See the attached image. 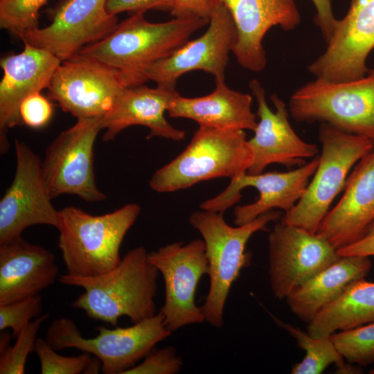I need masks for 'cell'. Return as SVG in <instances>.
<instances>
[{
	"label": "cell",
	"instance_id": "1",
	"mask_svg": "<svg viewBox=\"0 0 374 374\" xmlns=\"http://www.w3.org/2000/svg\"><path fill=\"white\" fill-rule=\"evenodd\" d=\"M144 13L132 14L109 36L85 46L78 55L116 70L126 87H136L147 82L145 73L150 66L172 54L209 23V19L198 17L153 23Z\"/></svg>",
	"mask_w": 374,
	"mask_h": 374
},
{
	"label": "cell",
	"instance_id": "2",
	"mask_svg": "<svg viewBox=\"0 0 374 374\" xmlns=\"http://www.w3.org/2000/svg\"><path fill=\"white\" fill-rule=\"evenodd\" d=\"M158 274L148 261L146 249L140 246L130 250L106 273L90 277L65 274L57 279L62 284L84 289L71 304L73 308L91 319L116 325L122 317L135 323L156 314Z\"/></svg>",
	"mask_w": 374,
	"mask_h": 374
},
{
	"label": "cell",
	"instance_id": "3",
	"mask_svg": "<svg viewBox=\"0 0 374 374\" xmlns=\"http://www.w3.org/2000/svg\"><path fill=\"white\" fill-rule=\"evenodd\" d=\"M140 212L137 204L100 215L72 206L59 210L58 247L66 274L96 276L116 267L122 242Z\"/></svg>",
	"mask_w": 374,
	"mask_h": 374
},
{
	"label": "cell",
	"instance_id": "4",
	"mask_svg": "<svg viewBox=\"0 0 374 374\" xmlns=\"http://www.w3.org/2000/svg\"><path fill=\"white\" fill-rule=\"evenodd\" d=\"M253 154L242 130L199 125L185 150L152 175L150 188L169 193L218 177L247 172Z\"/></svg>",
	"mask_w": 374,
	"mask_h": 374
},
{
	"label": "cell",
	"instance_id": "5",
	"mask_svg": "<svg viewBox=\"0 0 374 374\" xmlns=\"http://www.w3.org/2000/svg\"><path fill=\"white\" fill-rule=\"evenodd\" d=\"M280 216V211L271 210L249 223L231 226L224 220L222 213L202 209L190 215V224L200 233L205 243L210 286L201 308L205 321L211 326H223L230 289L249 261L244 252L248 240Z\"/></svg>",
	"mask_w": 374,
	"mask_h": 374
},
{
	"label": "cell",
	"instance_id": "6",
	"mask_svg": "<svg viewBox=\"0 0 374 374\" xmlns=\"http://www.w3.org/2000/svg\"><path fill=\"white\" fill-rule=\"evenodd\" d=\"M321 152L317 168L302 197L281 222L317 233L336 196L344 188L352 167L374 150V140L322 123Z\"/></svg>",
	"mask_w": 374,
	"mask_h": 374
},
{
	"label": "cell",
	"instance_id": "7",
	"mask_svg": "<svg viewBox=\"0 0 374 374\" xmlns=\"http://www.w3.org/2000/svg\"><path fill=\"white\" fill-rule=\"evenodd\" d=\"M289 112L297 122L324 123L374 140V69L353 80L316 78L292 94Z\"/></svg>",
	"mask_w": 374,
	"mask_h": 374
},
{
	"label": "cell",
	"instance_id": "8",
	"mask_svg": "<svg viewBox=\"0 0 374 374\" xmlns=\"http://www.w3.org/2000/svg\"><path fill=\"white\" fill-rule=\"evenodd\" d=\"M94 337H84L68 318L53 320L45 339L55 350L75 348L99 359L105 374H124L143 359L155 345L171 335L159 311L154 316L125 328H96Z\"/></svg>",
	"mask_w": 374,
	"mask_h": 374
},
{
	"label": "cell",
	"instance_id": "9",
	"mask_svg": "<svg viewBox=\"0 0 374 374\" xmlns=\"http://www.w3.org/2000/svg\"><path fill=\"white\" fill-rule=\"evenodd\" d=\"M101 119L82 118L62 132L47 147L41 167L51 199L74 195L88 202L107 196L98 188L93 168V146Z\"/></svg>",
	"mask_w": 374,
	"mask_h": 374
},
{
	"label": "cell",
	"instance_id": "10",
	"mask_svg": "<svg viewBox=\"0 0 374 374\" xmlns=\"http://www.w3.org/2000/svg\"><path fill=\"white\" fill-rule=\"evenodd\" d=\"M148 259L164 280L165 300L160 312L166 328L172 332L205 321L201 307L195 301L199 280L209 271L204 240L170 243L148 253Z\"/></svg>",
	"mask_w": 374,
	"mask_h": 374
},
{
	"label": "cell",
	"instance_id": "11",
	"mask_svg": "<svg viewBox=\"0 0 374 374\" xmlns=\"http://www.w3.org/2000/svg\"><path fill=\"white\" fill-rule=\"evenodd\" d=\"M16 170L12 184L0 201V244L21 237L33 225L57 229L59 211L51 203L39 156L25 143L15 139Z\"/></svg>",
	"mask_w": 374,
	"mask_h": 374
},
{
	"label": "cell",
	"instance_id": "12",
	"mask_svg": "<svg viewBox=\"0 0 374 374\" xmlns=\"http://www.w3.org/2000/svg\"><path fill=\"white\" fill-rule=\"evenodd\" d=\"M268 244L270 286L280 300L340 257L317 233L281 221L269 233Z\"/></svg>",
	"mask_w": 374,
	"mask_h": 374
},
{
	"label": "cell",
	"instance_id": "13",
	"mask_svg": "<svg viewBox=\"0 0 374 374\" xmlns=\"http://www.w3.org/2000/svg\"><path fill=\"white\" fill-rule=\"evenodd\" d=\"M125 88L116 70L77 55L60 63L47 89L63 111L82 119L103 118Z\"/></svg>",
	"mask_w": 374,
	"mask_h": 374
},
{
	"label": "cell",
	"instance_id": "14",
	"mask_svg": "<svg viewBox=\"0 0 374 374\" xmlns=\"http://www.w3.org/2000/svg\"><path fill=\"white\" fill-rule=\"evenodd\" d=\"M107 1L64 0L52 12L48 26L38 28L21 39L50 52L62 62L69 60L117 28V17L107 11Z\"/></svg>",
	"mask_w": 374,
	"mask_h": 374
},
{
	"label": "cell",
	"instance_id": "15",
	"mask_svg": "<svg viewBox=\"0 0 374 374\" xmlns=\"http://www.w3.org/2000/svg\"><path fill=\"white\" fill-rule=\"evenodd\" d=\"M237 38L236 28L228 9L222 3L212 1L206 31L150 66L145 71V79L157 85L175 87L180 76L200 70L211 74L215 79L225 80L229 53L233 51Z\"/></svg>",
	"mask_w": 374,
	"mask_h": 374
},
{
	"label": "cell",
	"instance_id": "16",
	"mask_svg": "<svg viewBox=\"0 0 374 374\" xmlns=\"http://www.w3.org/2000/svg\"><path fill=\"white\" fill-rule=\"evenodd\" d=\"M316 156L310 162L288 172H267L258 175L244 173L231 179L227 187L220 194L202 202V210L224 213L242 197L241 190L253 187L259 193L258 199L251 204L235 207L234 224L249 223L259 215L276 208L288 212L304 194L319 163Z\"/></svg>",
	"mask_w": 374,
	"mask_h": 374
},
{
	"label": "cell",
	"instance_id": "17",
	"mask_svg": "<svg viewBox=\"0 0 374 374\" xmlns=\"http://www.w3.org/2000/svg\"><path fill=\"white\" fill-rule=\"evenodd\" d=\"M326 44L308 67L317 79L342 82L364 76L369 70L368 55L374 48V0H352Z\"/></svg>",
	"mask_w": 374,
	"mask_h": 374
},
{
	"label": "cell",
	"instance_id": "18",
	"mask_svg": "<svg viewBox=\"0 0 374 374\" xmlns=\"http://www.w3.org/2000/svg\"><path fill=\"white\" fill-rule=\"evenodd\" d=\"M249 86L257 102L259 122L254 136L248 140L253 159L247 173L260 174L272 163L301 166L306 159L317 156L318 146L302 140L292 127L287 106L278 95L274 93L270 98L276 108L274 112L268 107L265 89L259 81L253 79Z\"/></svg>",
	"mask_w": 374,
	"mask_h": 374
},
{
	"label": "cell",
	"instance_id": "19",
	"mask_svg": "<svg viewBox=\"0 0 374 374\" xmlns=\"http://www.w3.org/2000/svg\"><path fill=\"white\" fill-rule=\"evenodd\" d=\"M24 50L1 59L0 150L9 149L8 129L24 125L19 109L28 96L47 89L62 61L50 52L24 43Z\"/></svg>",
	"mask_w": 374,
	"mask_h": 374
},
{
	"label": "cell",
	"instance_id": "20",
	"mask_svg": "<svg viewBox=\"0 0 374 374\" xmlns=\"http://www.w3.org/2000/svg\"><path fill=\"white\" fill-rule=\"evenodd\" d=\"M222 3L230 12L237 30L233 53L244 69L259 72L267 64L262 39L273 26L294 29L301 15L294 0H211Z\"/></svg>",
	"mask_w": 374,
	"mask_h": 374
},
{
	"label": "cell",
	"instance_id": "21",
	"mask_svg": "<svg viewBox=\"0 0 374 374\" xmlns=\"http://www.w3.org/2000/svg\"><path fill=\"white\" fill-rule=\"evenodd\" d=\"M374 222V150L347 178L344 192L327 213L317 233L338 249L361 238Z\"/></svg>",
	"mask_w": 374,
	"mask_h": 374
},
{
	"label": "cell",
	"instance_id": "22",
	"mask_svg": "<svg viewBox=\"0 0 374 374\" xmlns=\"http://www.w3.org/2000/svg\"><path fill=\"white\" fill-rule=\"evenodd\" d=\"M177 93L175 87L161 85L154 88L143 84L126 87L101 119L105 130L103 141L114 140L123 130L133 125L148 127V139L157 136L175 141L183 140L185 132L174 127L165 117Z\"/></svg>",
	"mask_w": 374,
	"mask_h": 374
},
{
	"label": "cell",
	"instance_id": "23",
	"mask_svg": "<svg viewBox=\"0 0 374 374\" xmlns=\"http://www.w3.org/2000/svg\"><path fill=\"white\" fill-rule=\"evenodd\" d=\"M54 254L22 237L0 244V305L39 294L58 278Z\"/></svg>",
	"mask_w": 374,
	"mask_h": 374
},
{
	"label": "cell",
	"instance_id": "24",
	"mask_svg": "<svg viewBox=\"0 0 374 374\" xmlns=\"http://www.w3.org/2000/svg\"><path fill=\"white\" fill-rule=\"evenodd\" d=\"M215 80V89L208 95L186 98L177 93L169 106L168 116L191 119L199 125L254 132L257 122L251 110L252 96L230 89L225 80Z\"/></svg>",
	"mask_w": 374,
	"mask_h": 374
},
{
	"label": "cell",
	"instance_id": "25",
	"mask_svg": "<svg viewBox=\"0 0 374 374\" xmlns=\"http://www.w3.org/2000/svg\"><path fill=\"white\" fill-rule=\"evenodd\" d=\"M371 266L368 256H340L292 291L285 299L287 303L295 315L309 323L339 298L350 283L364 278Z\"/></svg>",
	"mask_w": 374,
	"mask_h": 374
},
{
	"label": "cell",
	"instance_id": "26",
	"mask_svg": "<svg viewBox=\"0 0 374 374\" xmlns=\"http://www.w3.org/2000/svg\"><path fill=\"white\" fill-rule=\"evenodd\" d=\"M374 322V283L360 278L353 281L335 301L323 308L309 322L308 333L328 337Z\"/></svg>",
	"mask_w": 374,
	"mask_h": 374
},
{
	"label": "cell",
	"instance_id": "27",
	"mask_svg": "<svg viewBox=\"0 0 374 374\" xmlns=\"http://www.w3.org/2000/svg\"><path fill=\"white\" fill-rule=\"evenodd\" d=\"M276 322L297 341L305 351L303 360L292 367L293 374H319L329 365L335 364L338 373H359L360 368L346 364L344 359L328 337H314L289 323L274 318Z\"/></svg>",
	"mask_w": 374,
	"mask_h": 374
},
{
	"label": "cell",
	"instance_id": "28",
	"mask_svg": "<svg viewBox=\"0 0 374 374\" xmlns=\"http://www.w3.org/2000/svg\"><path fill=\"white\" fill-rule=\"evenodd\" d=\"M330 338L349 363L367 366L374 362V322L335 332Z\"/></svg>",
	"mask_w": 374,
	"mask_h": 374
},
{
	"label": "cell",
	"instance_id": "29",
	"mask_svg": "<svg viewBox=\"0 0 374 374\" xmlns=\"http://www.w3.org/2000/svg\"><path fill=\"white\" fill-rule=\"evenodd\" d=\"M48 0H0V27L20 39L39 28L40 8Z\"/></svg>",
	"mask_w": 374,
	"mask_h": 374
},
{
	"label": "cell",
	"instance_id": "30",
	"mask_svg": "<svg viewBox=\"0 0 374 374\" xmlns=\"http://www.w3.org/2000/svg\"><path fill=\"white\" fill-rule=\"evenodd\" d=\"M48 312L35 318L15 337L12 346L10 345L0 353V374H23L27 357L34 351L37 335L41 325L48 319Z\"/></svg>",
	"mask_w": 374,
	"mask_h": 374
},
{
	"label": "cell",
	"instance_id": "31",
	"mask_svg": "<svg viewBox=\"0 0 374 374\" xmlns=\"http://www.w3.org/2000/svg\"><path fill=\"white\" fill-rule=\"evenodd\" d=\"M34 352L39 358L42 374L84 373L92 358L87 353L73 357L59 355L45 339L39 337L35 341Z\"/></svg>",
	"mask_w": 374,
	"mask_h": 374
},
{
	"label": "cell",
	"instance_id": "32",
	"mask_svg": "<svg viewBox=\"0 0 374 374\" xmlns=\"http://www.w3.org/2000/svg\"><path fill=\"white\" fill-rule=\"evenodd\" d=\"M42 299L39 294L0 305V330H12L15 338L33 318L42 315Z\"/></svg>",
	"mask_w": 374,
	"mask_h": 374
},
{
	"label": "cell",
	"instance_id": "33",
	"mask_svg": "<svg viewBox=\"0 0 374 374\" xmlns=\"http://www.w3.org/2000/svg\"><path fill=\"white\" fill-rule=\"evenodd\" d=\"M182 365L183 360L173 347L153 348L141 363L126 371L124 374H176L180 371Z\"/></svg>",
	"mask_w": 374,
	"mask_h": 374
},
{
	"label": "cell",
	"instance_id": "34",
	"mask_svg": "<svg viewBox=\"0 0 374 374\" xmlns=\"http://www.w3.org/2000/svg\"><path fill=\"white\" fill-rule=\"evenodd\" d=\"M52 103L41 93L26 98L20 106L19 113L24 125L40 128L49 122L53 115Z\"/></svg>",
	"mask_w": 374,
	"mask_h": 374
},
{
	"label": "cell",
	"instance_id": "35",
	"mask_svg": "<svg viewBox=\"0 0 374 374\" xmlns=\"http://www.w3.org/2000/svg\"><path fill=\"white\" fill-rule=\"evenodd\" d=\"M172 0H107L106 8L116 15L123 12H145L148 10H170Z\"/></svg>",
	"mask_w": 374,
	"mask_h": 374
},
{
	"label": "cell",
	"instance_id": "36",
	"mask_svg": "<svg viewBox=\"0 0 374 374\" xmlns=\"http://www.w3.org/2000/svg\"><path fill=\"white\" fill-rule=\"evenodd\" d=\"M170 10L175 17H198L209 19L212 11L211 0H172Z\"/></svg>",
	"mask_w": 374,
	"mask_h": 374
},
{
	"label": "cell",
	"instance_id": "37",
	"mask_svg": "<svg viewBox=\"0 0 374 374\" xmlns=\"http://www.w3.org/2000/svg\"><path fill=\"white\" fill-rule=\"evenodd\" d=\"M312 1L317 10L314 22L327 44L334 33L338 19L333 14L331 0Z\"/></svg>",
	"mask_w": 374,
	"mask_h": 374
},
{
	"label": "cell",
	"instance_id": "38",
	"mask_svg": "<svg viewBox=\"0 0 374 374\" xmlns=\"http://www.w3.org/2000/svg\"><path fill=\"white\" fill-rule=\"evenodd\" d=\"M339 256H374V222L368 228L364 235L347 246L337 249Z\"/></svg>",
	"mask_w": 374,
	"mask_h": 374
},
{
	"label": "cell",
	"instance_id": "39",
	"mask_svg": "<svg viewBox=\"0 0 374 374\" xmlns=\"http://www.w3.org/2000/svg\"><path fill=\"white\" fill-rule=\"evenodd\" d=\"M10 336L9 334L1 332L0 339V353L3 352L9 346Z\"/></svg>",
	"mask_w": 374,
	"mask_h": 374
},
{
	"label": "cell",
	"instance_id": "40",
	"mask_svg": "<svg viewBox=\"0 0 374 374\" xmlns=\"http://www.w3.org/2000/svg\"><path fill=\"white\" fill-rule=\"evenodd\" d=\"M369 373L374 374V368L370 370Z\"/></svg>",
	"mask_w": 374,
	"mask_h": 374
}]
</instances>
